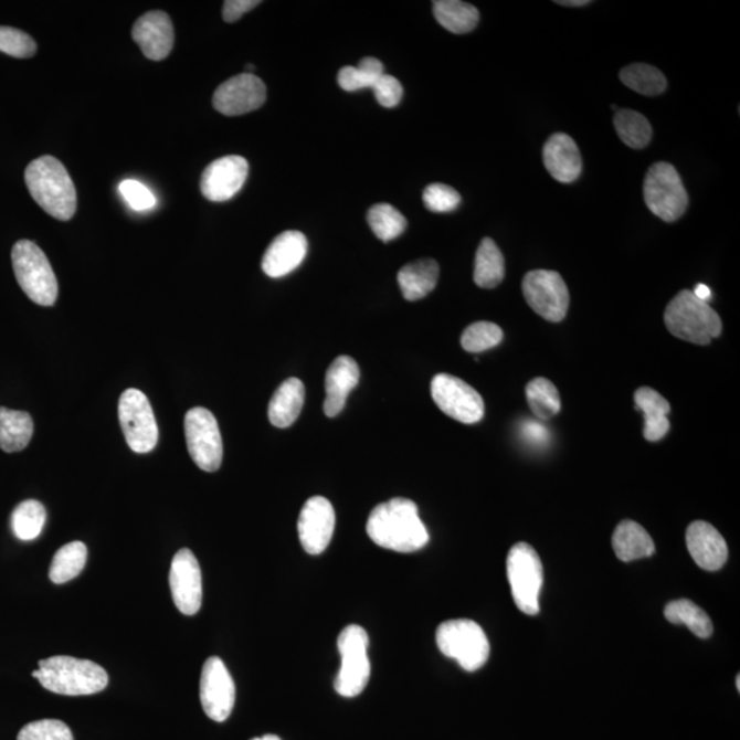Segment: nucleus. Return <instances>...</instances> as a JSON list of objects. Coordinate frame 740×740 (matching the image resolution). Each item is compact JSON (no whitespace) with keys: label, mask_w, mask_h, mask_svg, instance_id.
I'll use <instances>...</instances> for the list:
<instances>
[{"label":"nucleus","mask_w":740,"mask_h":740,"mask_svg":"<svg viewBox=\"0 0 740 740\" xmlns=\"http://www.w3.org/2000/svg\"><path fill=\"white\" fill-rule=\"evenodd\" d=\"M360 367L351 357L340 356L331 363L326 374L327 398L324 412L336 417L345 409L347 397L360 383Z\"/></svg>","instance_id":"nucleus-23"},{"label":"nucleus","mask_w":740,"mask_h":740,"mask_svg":"<svg viewBox=\"0 0 740 740\" xmlns=\"http://www.w3.org/2000/svg\"><path fill=\"white\" fill-rule=\"evenodd\" d=\"M384 66L378 59L367 56L358 66H346L338 74V83L347 93L372 88L379 77L383 76Z\"/></svg>","instance_id":"nucleus-38"},{"label":"nucleus","mask_w":740,"mask_h":740,"mask_svg":"<svg viewBox=\"0 0 740 740\" xmlns=\"http://www.w3.org/2000/svg\"><path fill=\"white\" fill-rule=\"evenodd\" d=\"M335 510L327 498L313 497L302 508L298 533L302 548L310 556L324 553L335 531Z\"/></svg>","instance_id":"nucleus-17"},{"label":"nucleus","mask_w":740,"mask_h":740,"mask_svg":"<svg viewBox=\"0 0 740 740\" xmlns=\"http://www.w3.org/2000/svg\"><path fill=\"white\" fill-rule=\"evenodd\" d=\"M252 740H282L277 736H272V733H267V736L261 737V738H254Z\"/></svg>","instance_id":"nucleus-49"},{"label":"nucleus","mask_w":740,"mask_h":740,"mask_svg":"<svg viewBox=\"0 0 740 740\" xmlns=\"http://www.w3.org/2000/svg\"><path fill=\"white\" fill-rule=\"evenodd\" d=\"M0 51L14 59H31L36 54L35 40L15 28L0 27Z\"/></svg>","instance_id":"nucleus-40"},{"label":"nucleus","mask_w":740,"mask_h":740,"mask_svg":"<svg viewBox=\"0 0 740 740\" xmlns=\"http://www.w3.org/2000/svg\"><path fill=\"white\" fill-rule=\"evenodd\" d=\"M119 192L124 197L125 201L128 202L129 207L136 210V212H146L157 204L156 197L152 195V192L148 190L145 184H141L140 181L136 180H124L118 187Z\"/></svg>","instance_id":"nucleus-43"},{"label":"nucleus","mask_w":740,"mask_h":740,"mask_svg":"<svg viewBox=\"0 0 740 740\" xmlns=\"http://www.w3.org/2000/svg\"><path fill=\"white\" fill-rule=\"evenodd\" d=\"M425 208L432 213H452L461 204V195L453 187L431 184L423 193Z\"/></svg>","instance_id":"nucleus-42"},{"label":"nucleus","mask_w":740,"mask_h":740,"mask_svg":"<svg viewBox=\"0 0 740 740\" xmlns=\"http://www.w3.org/2000/svg\"><path fill=\"white\" fill-rule=\"evenodd\" d=\"M260 0H226L222 8V19L225 22H235L241 20L243 14L257 8Z\"/></svg>","instance_id":"nucleus-45"},{"label":"nucleus","mask_w":740,"mask_h":740,"mask_svg":"<svg viewBox=\"0 0 740 740\" xmlns=\"http://www.w3.org/2000/svg\"><path fill=\"white\" fill-rule=\"evenodd\" d=\"M249 162L243 157L228 156L215 159L203 170L201 191L210 202H226L246 183Z\"/></svg>","instance_id":"nucleus-18"},{"label":"nucleus","mask_w":740,"mask_h":740,"mask_svg":"<svg viewBox=\"0 0 740 740\" xmlns=\"http://www.w3.org/2000/svg\"><path fill=\"white\" fill-rule=\"evenodd\" d=\"M529 408L539 420H550L561 410V398L550 380L537 378L529 381L526 389Z\"/></svg>","instance_id":"nucleus-36"},{"label":"nucleus","mask_w":740,"mask_h":740,"mask_svg":"<svg viewBox=\"0 0 740 740\" xmlns=\"http://www.w3.org/2000/svg\"><path fill=\"white\" fill-rule=\"evenodd\" d=\"M643 195L651 212L665 222L679 220L688 208L686 188L674 165L668 162L654 163L647 170Z\"/></svg>","instance_id":"nucleus-9"},{"label":"nucleus","mask_w":740,"mask_h":740,"mask_svg":"<svg viewBox=\"0 0 740 740\" xmlns=\"http://www.w3.org/2000/svg\"><path fill=\"white\" fill-rule=\"evenodd\" d=\"M32 676L45 690L60 696H93L109 685V675L101 665L70 656L42 659Z\"/></svg>","instance_id":"nucleus-3"},{"label":"nucleus","mask_w":740,"mask_h":740,"mask_svg":"<svg viewBox=\"0 0 740 740\" xmlns=\"http://www.w3.org/2000/svg\"><path fill=\"white\" fill-rule=\"evenodd\" d=\"M25 183L39 207L54 219L67 221L76 213V188L59 159L44 156L32 161L25 170Z\"/></svg>","instance_id":"nucleus-2"},{"label":"nucleus","mask_w":740,"mask_h":740,"mask_svg":"<svg viewBox=\"0 0 740 740\" xmlns=\"http://www.w3.org/2000/svg\"><path fill=\"white\" fill-rule=\"evenodd\" d=\"M543 162L549 173L560 183H573L583 169L582 156L571 136L554 134L543 147Z\"/></svg>","instance_id":"nucleus-22"},{"label":"nucleus","mask_w":740,"mask_h":740,"mask_svg":"<svg viewBox=\"0 0 740 740\" xmlns=\"http://www.w3.org/2000/svg\"><path fill=\"white\" fill-rule=\"evenodd\" d=\"M693 294L696 295L699 300L706 302V304L711 299L710 288L705 286V284H698Z\"/></svg>","instance_id":"nucleus-47"},{"label":"nucleus","mask_w":740,"mask_h":740,"mask_svg":"<svg viewBox=\"0 0 740 740\" xmlns=\"http://www.w3.org/2000/svg\"><path fill=\"white\" fill-rule=\"evenodd\" d=\"M688 553L705 571H719L728 558V548L721 533L706 521H696L687 528Z\"/></svg>","instance_id":"nucleus-20"},{"label":"nucleus","mask_w":740,"mask_h":740,"mask_svg":"<svg viewBox=\"0 0 740 740\" xmlns=\"http://www.w3.org/2000/svg\"><path fill=\"white\" fill-rule=\"evenodd\" d=\"M625 87L645 96L662 95L668 83L662 71L647 64H632L620 72Z\"/></svg>","instance_id":"nucleus-35"},{"label":"nucleus","mask_w":740,"mask_h":740,"mask_svg":"<svg viewBox=\"0 0 740 740\" xmlns=\"http://www.w3.org/2000/svg\"><path fill=\"white\" fill-rule=\"evenodd\" d=\"M506 569L516 606L535 616L540 611L539 595L543 585V565L537 551L528 543L515 545L509 551Z\"/></svg>","instance_id":"nucleus-8"},{"label":"nucleus","mask_w":740,"mask_h":740,"mask_svg":"<svg viewBox=\"0 0 740 740\" xmlns=\"http://www.w3.org/2000/svg\"><path fill=\"white\" fill-rule=\"evenodd\" d=\"M613 550L619 560L631 562L651 557L656 551L651 535L635 521L624 520L613 533Z\"/></svg>","instance_id":"nucleus-27"},{"label":"nucleus","mask_w":740,"mask_h":740,"mask_svg":"<svg viewBox=\"0 0 740 740\" xmlns=\"http://www.w3.org/2000/svg\"><path fill=\"white\" fill-rule=\"evenodd\" d=\"M306 254L307 239L304 233L283 232L267 247L262 258V271L272 278L287 276L304 262Z\"/></svg>","instance_id":"nucleus-21"},{"label":"nucleus","mask_w":740,"mask_h":740,"mask_svg":"<svg viewBox=\"0 0 740 740\" xmlns=\"http://www.w3.org/2000/svg\"><path fill=\"white\" fill-rule=\"evenodd\" d=\"M376 101L383 107H395L400 105L403 96V88L400 80L390 74H383L378 82L373 84Z\"/></svg>","instance_id":"nucleus-44"},{"label":"nucleus","mask_w":740,"mask_h":740,"mask_svg":"<svg viewBox=\"0 0 740 740\" xmlns=\"http://www.w3.org/2000/svg\"><path fill=\"white\" fill-rule=\"evenodd\" d=\"M17 740H74L71 728L61 720H39L27 725Z\"/></svg>","instance_id":"nucleus-41"},{"label":"nucleus","mask_w":740,"mask_h":740,"mask_svg":"<svg viewBox=\"0 0 740 740\" xmlns=\"http://www.w3.org/2000/svg\"><path fill=\"white\" fill-rule=\"evenodd\" d=\"M47 511L39 500L28 499L21 503L11 516V528L17 538L30 542L42 533Z\"/></svg>","instance_id":"nucleus-34"},{"label":"nucleus","mask_w":740,"mask_h":740,"mask_svg":"<svg viewBox=\"0 0 740 740\" xmlns=\"http://www.w3.org/2000/svg\"><path fill=\"white\" fill-rule=\"evenodd\" d=\"M664 320L675 338L699 346L709 345L722 329L719 315L688 289H683L669 302Z\"/></svg>","instance_id":"nucleus-4"},{"label":"nucleus","mask_w":740,"mask_h":740,"mask_svg":"<svg viewBox=\"0 0 740 740\" xmlns=\"http://www.w3.org/2000/svg\"><path fill=\"white\" fill-rule=\"evenodd\" d=\"M613 124L619 138L622 139L624 145L641 150V148H645L651 144L653 136L652 125L641 113L630 109L617 110Z\"/></svg>","instance_id":"nucleus-33"},{"label":"nucleus","mask_w":740,"mask_h":740,"mask_svg":"<svg viewBox=\"0 0 740 740\" xmlns=\"http://www.w3.org/2000/svg\"><path fill=\"white\" fill-rule=\"evenodd\" d=\"M118 419L133 452L146 454L156 448L159 436L157 420L144 392L136 389L123 392L118 402Z\"/></svg>","instance_id":"nucleus-10"},{"label":"nucleus","mask_w":740,"mask_h":740,"mask_svg":"<svg viewBox=\"0 0 740 740\" xmlns=\"http://www.w3.org/2000/svg\"><path fill=\"white\" fill-rule=\"evenodd\" d=\"M368 647L369 636L360 625H347L340 632L338 648L341 663L335 679V690L339 696L355 698L366 690L370 679Z\"/></svg>","instance_id":"nucleus-7"},{"label":"nucleus","mask_w":740,"mask_h":740,"mask_svg":"<svg viewBox=\"0 0 740 740\" xmlns=\"http://www.w3.org/2000/svg\"><path fill=\"white\" fill-rule=\"evenodd\" d=\"M431 394L444 414L463 424L479 423L486 412L479 392L452 374H436L431 383Z\"/></svg>","instance_id":"nucleus-13"},{"label":"nucleus","mask_w":740,"mask_h":740,"mask_svg":"<svg viewBox=\"0 0 740 740\" xmlns=\"http://www.w3.org/2000/svg\"><path fill=\"white\" fill-rule=\"evenodd\" d=\"M201 704L204 713L213 721L222 722L231 716L235 706L236 687L230 670L222 659L210 657L201 675Z\"/></svg>","instance_id":"nucleus-14"},{"label":"nucleus","mask_w":740,"mask_h":740,"mask_svg":"<svg viewBox=\"0 0 740 740\" xmlns=\"http://www.w3.org/2000/svg\"><path fill=\"white\" fill-rule=\"evenodd\" d=\"M635 408L641 410L643 417H645V429H643L645 440L648 442L662 441L670 430L669 402L651 387H641L639 390L635 391Z\"/></svg>","instance_id":"nucleus-24"},{"label":"nucleus","mask_w":740,"mask_h":740,"mask_svg":"<svg viewBox=\"0 0 740 740\" xmlns=\"http://www.w3.org/2000/svg\"><path fill=\"white\" fill-rule=\"evenodd\" d=\"M186 440L193 463L204 472H215L222 464V437L218 420L210 410L193 408L186 414Z\"/></svg>","instance_id":"nucleus-11"},{"label":"nucleus","mask_w":740,"mask_h":740,"mask_svg":"<svg viewBox=\"0 0 740 740\" xmlns=\"http://www.w3.org/2000/svg\"><path fill=\"white\" fill-rule=\"evenodd\" d=\"M88 550L83 542H72L56 551L53 562H51L49 577L55 584L71 582L83 572L85 562H87Z\"/></svg>","instance_id":"nucleus-31"},{"label":"nucleus","mask_w":740,"mask_h":740,"mask_svg":"<svg viewBox=\"0 0 740 740\" xmlns=\"http://www.w3.org/2000/svg\"><path fill=\"white\" fill-rule=\"evenodd\" d=\"M33 435V420L30 414L0 408V448L6 453H17L30 444Z\"/></svg>","instance_id":"nucleus-28"},{"label":"nucleus","mask_w":740,"mask_h":740,"mask_svg":"<svg viewBox=\"0 0 740 740\" xmlns=\"http://www.w3.org/2000/svg\"><path fill=\"white\" fill-rule=\"evenodd\" d=\"M169 585L176 607L186 616H193L202 606V572L195 554L181 549L170 567Z\"/></svg>","instance_id":"nucleus-15"},{"label":"nucleus","mask_w":740,"mask_h":740,"mask_svg":"<svg viewBox=\"0 0 740 740\" xmlns=\"http://www.w3.org/2000/svg\"><path fill=\"white\" fill-rule=\"evenodd\" d=\"M437 281H440V265L431 258L410 262L398 273V284L403 298L409 302L425 298L434 292Z\"/></svg>","instance_id":"nucleus-26"},{"label":"nucleus","mask_w":740,"mask_h":740,"mask_svg":"<svg viewBox=\"0 0 740 740\" xmlns=\"http://www.w3.org/2000/svg\"><path fill=\"white\" fill-rule=\"evenodd\" d=\"M522 294L527 304L545 320L560 323L569 309V292L560 273L531 271L522 281Z\"/></svg>","instance_id":"nucleus-12"},{"label":"nucleus","mask_w":740,"mask_h":740,"mask_svg":"<svg viewBox=\"0 0 740 740\" xmlns=\"http://www.w3.org/2000/svg\"><path fill=\"white\" fill-rule=\"evenodd\" d=\"M367 532L380 548L397 553H414L430 542L417 505L406 498H394L376 506L370 511Z\"/></svg>","instance_id":"nucleus-1"},{"label":"nucleus","mask_w":740,"mask_h":740,"mask_svg":"<svg viewBox=\"0 0 740 740\" xmlns=\"http://www.w3.org/2000/svg\"><path fill=\"white\" fill-rule=\"evenodd\" d=\"M524 434L538 443L548 440V430L539 423H533V421H528V424L524 425Z\"/></svg>","instance_id":"nucleus-46"},{"label":"nucleus","mask_w":740,"mask_h":740,"mask_svg":"<svg viewBox=\"0 0 740 740\" xmlns=\"http://www.w3.org/2000/svg\"><path fill=\"white\" fill-rule=\"evenodd\" d=\"M434 15L437 22L455 35H464L479 24V10L459 0H437L434 2Z\"/></svg>","instance_id":"nucleus-29"},{"label":"nucleus","mask_w":740,"mask_h":740,"mask_svg":"<svg viewBox=\"0 0 740 740\" xmlns=\"http://www.w3.org/2000/svg\"><path fill=\"white\" fill-rule=\"evenodd\" d=\"M133 38L140 45L146 59L162 61L173 49L172 20L163 11H150L135 22Z\"/></svg>","instance_id":"nucleus-19"},{"label":"nucleus","mask_w":740,"mask_h":740,"mask_svg":"<svg viewBox=\"0 0 740 740\" xmlns=\"http://www.w3.org/2000/svg\"><path fill=\"white\" fill-rule=\"evenodd\" d=\"M265 101L264 82L254 74L242 73L226 80L215 89L213 106L224 116L235 117L260 109Z\"/></svg>","instance_id":"nucleus-16"},{"label":"nucleus","mask_w":740,"mask_h":740,"mask_svg":"<svg viewBox=\"0 0 740 740\" xmlns=\"http://www.w3.org/2000/svg\"><path fill=\"white\" fill-rule=\"evenodd\" d=\"M368 222L381 242H391L405 232L408 221L400 210L389 203H378L370 208Z\"/></svg>","instance_id":"nucleus-37"},{"label":"nucleus","mask_w":740,"mask_h":740,"mask_svg":"<svg viewBox=\"0 0 740 740\" xmlns=\"http://www.w3.org/2000/svg\"><path fill=\"white\" fill-rule=\"evenodd\" d=\"M505 277V258L493 239H483L477 249L474 278L480 288H495Z\"/></svg>","instance_id":"nucleus-30"},{"label":"nucleus","mask_w":740,"mask_h":740,"mask_svg":"<svg viewBox=\"0 0 740 740\" xmlns=\"http://www.w3.org/2000/svg\"><path fill=\"white\" fill-rule=\"evenodd\" d=\"M436 643L444 656L468 672L480 669L489 657L486 632L472 620H448L436 631Z\"/></svg>","instance_id":"nucleus-6"},{"label":"nucleus","mask_w":740,"mask_h":740,"mask_svg":"<svg viewBox=\"0 0 740 740\" xmlns=\"http://www.w3.org/2000/svg\"><path fill=\"white\" fill-rule=\"evenodd\" d=\"M504 339V331L497 324L479 321L471 324L461 336V346L469 352H482L497 347Z\"/></svg>","instance_id":"nucleus-39"},{"label":"nucleus","mask_w":740,"mask_h":740,"mask_svg":"<svg viewBox=\"0 0 740 740\" xmlns=\"http://www.w3.org/2000/svg\"><path fill=\"white\" fill-rule=\"evenodd\" d=\"M665 617L672 624L686 625L694 635L709 637L713 634V623L701 607L688 600H679L668 603L665 607Z\"/></svg>","instance_id":"nucleus-32"},{"label":"nucleus","mask_w":740,"mask_h":740,"mask_svg":"<svg viewBox=\"0 0 740 740\" xmlns=\"http://www.w3.org/2000/svg\"><path fill=\"white\" fill-rule=\"evenodd\" d=\"M305 385L299 379L292 378L278 387L272 397L267 415L277 429H288L298 420L305 405Z\"/></svg>","instance_id":"nucleus-25"},{"label":"nucleus","mask_w":740,"mask_h":740,"mask_svg":"<svg viewBox=\"0 0 740 740\" xmlns=\"http://www.w3.org/2000/svg\"><path fill=\"white\" fill-rule=\"evenodd\" d=\"M17 282L22 292L40 306H53L59 298V282L43 250L31 241H20L11 252Z\"/></svg>","instance_id":"nucleus-5"},{"label":"nucleus","mask_w":740,"mask_h":740,"mask_svg":"<svg viewBox=\"0 0 740 740\" xmlns=\"http://www.w3.org/2000/svg\"><path fill=\"white\" fill-rule=\"evenodd\" d=\"M556 3L567 6V8H583V6L591 4L590 0H558Z\"/></svg>","instance_id":"nucleus-48"}]
</instances>
